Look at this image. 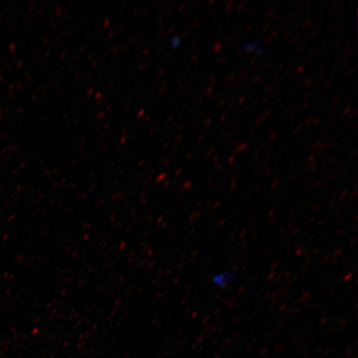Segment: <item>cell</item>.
Listing matches in <instances>:
<instances>
[{"label": "cell", "mask_w": 358, "mask_h": 358, "mask_svg": "<svg viewBox=\"0 0 358 358\" xmlns=\"http://www.w3.org/2000/svg\"><path fill=\"white\" fill-rule=\"evenodd\" d=\"M234 279V272L221 271L215 273L211 277L212 285L217 289L226 288L228 285L231 284L232 280Z\"/></svg>", "instance_id": "cell-1"}]
</instances>
